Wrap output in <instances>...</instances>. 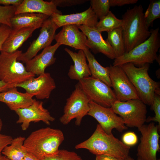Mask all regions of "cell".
<instances>
[{
  "instance_id": "14",
  "label": "cell",
  "mask_w": 160,
  "mask_h": 160,
  "mask_svg": "<svg viewBox=\"0 0 160 160\" xmlns=\"http://www.w3.org/2000/svg\"><path fill=\"white\" fill-rule=\"evenodd\" d=\"M19 116L17 123L21 124L23 130H26L32 122L42 121L47 125L54 121L55 118L43 106V102L34 99L32 103L29 106L17 109L15 111Z\"/></svg>"
},
{
  "instance_id": "18",
  "label": "cell",
  "mask_w": 160,
  "mask_h": 160,
  "mask_svg": "<svg viewBox=\"0 0 160 160\" xmlns=\"http://www.w3.org/2000/svg\"><path fill=\"white\" fill-rule=\"evenodd\" d=\"M55 39L60 45H65L83 51L89 49L86 45L87 38L79 30L78 26L68 25L63 26L61 30L55 35Z\"/></svg>"
},
{
  "instance_id": "46",
  "label": "cell",
  "mask_w": 160,
  "mask_h": 160,
  "mask_svg": "<svg viewBox=\"0 0 160 160\" xmlns=\"http://www.w3.org/2000/svg\"><path fill=\"white\" fill-rule=\"evenodd\" d=\"M2 157L3 156H2L0 158V160H2Z\"/></svg>"
},
{
  "instance_id": "39",
  "label": "cell",
  "mask_w": 160,
  "mask_h": 160,
  "mask_svg": "<svg viewBox=\"0 0 160 160\" xmlns=\"http://www.w3.org/2000/svg\"><path fill=\"white\" fill-rule=\"evenodd\" d=\"M23 0H0V4L4 6H14L17 7L22 2Z\"/></svg>"
},
{
  "instance_id": "19",
  "label": "cell",
  "mask_w": 160,
  "mask_h": 160,
  "mask_svg": "<svg viewBox=\"0 0 160 160\" xmlns=\"http://www.w3.org/2000/svg\"><path fill=\"white\" fill-rule=\"evenodd\" d=\"M60 46L56 43L53 45L47 47L40 53L26 62L27 71L38 76L44 73L45 69L55 62L56 58L54 57V54Z\"/></svg>"
},
{
  "instance_id": "15",
  "label": "cell",
  "mask_w": 160,
  "mask_h": 160,
  "mask_svg": "<svg viewBox=\"0 0 160 160\" xmlns=\"http://www.w3.org/2000/svg\"><path fill=\"white\" fill-rule=\"evenodd\" d=\"M15 87L24 89L26 92L39 99L49 98L51 92L56 87L55 81L50 73L45 72L37 78L33 77L22 83L16 84Z\"/></svg>"
},
{
  "instance_id": "27",
  "label": "cell",
  "mask_w": 160,
  "mask_h": 160,
  "mask_svg": "<svg viewBox=\"0 0 160 160\" xmlns=\"http://www.w3.org/2000/svg\"><path fill=\"white\" fill-rule=\"evenodd\" d=\"M107 33L108 37L106 40L113 48L116 57L125 54V45L122 27L115 29Z\"/></svg>"
},
{
  "instance_id": "24",
  "label": "cell",
  "mask_w": 160,
  "mask_h": 160,
  "mask_svg": "<svg viewBox=\"0 0 160 160\" xmlns=\"http://www.w3.org/2000/svg\"><path fill=\"white\" fill-rule=\"evenodd\" d=\"M49 17L44 14L32 13H23L15 15L11 19V27L13 30L30 27L38 28Z\"/></svg>"
},
{
  "instance_id": "42",
  "label": "cell",
  "mask_w": 160,
  "mask_h": 160,
  "mask_svg": "<svg viewBox=\"0 0 160 160\" xmlns=\"http://www.w3.org/2000/svg\"><path fill=\"white\" fill-rule=\"evenodd\" d=\"M22 160H40L33 154L27 153Z\"/></svg>"
},
{
  "instance_id": "6",
  "label": "cell",
  "mask_w": 160,
  "mask_h": 160,
  "mask_svg": "<svg viewBox=\"0 0 160 160\" xmlns=\"http://www.w3.org/2000/svg\"><path fill=\"white\" fill-rule=\"evenodd\" d=\"M22 53L19 50L12 53L1 52L0 80L16 84L35 77V74L27 71L23 64L17 60Z\"/></svg>"
},
{
  "instance_id": "12",
  "label": "cell",
  "mask_w": 160,
  "mask_h": 160,
  "mask_svg": "<svg viewBox=\"0 0 160 160\" xmlns=\"http://www.w3.org/2000/svg\"><path fill=\"white\" fill-rule=\"evenodd\" d=\"M108 67L112 87L117 100L125 102L139 99L135 88L121 67L111 65Z\"/></svg>"
},
{
  "instance_id": "29",
  "label": "cell",
  "mask_w": 160,
  "mask_h": 160,
  "mask_svg": "<svg viewBox=\"0 0 160 160\" xmlns=\"http://www.w3.org/2000/svg\"><path fill=\"white\" fill-rule=\"evenodd\" d=\"M144 17L146 26L149 28L153 22L160 18V0H150L148 6L145 13Z\"/></svg>"
},
{
  "instance_id": "41",
  "label": "cell",
  "mask_w": 160,
  "mask_h": 160,
  "mask_svg": "<svg viewBox=\"0 0 160 160\" xmlns=\"http://www.w3.org/2000/svg\"><path fill=\"white\" fill-rule=\"evenodd\" d=\"M95 160H124V159L108 155H101L96 156Z\"/></svg>"
},
{
  "instance_id": "47",
  "label": "cell",
  "mask_w": 160,
  "mask_h": 160,
  "mask_svg": "<svg viewBox=\"0 0 160 160\" xmlns=\"http://www.w3.org/2000/svg\"><path fill=\"white\" fill-rule=\"evenodd\" d=\"M157 160H160V159H157Z\"/></svg>"
},
{
  "instance_id": "2",
  "label": "cell",
  "mask_w": 160,
  "mask_h": 160,
  "mask_svg": "<svg viewBox=\"0 0 160 160\" xmlns=\"http://www.w3.org/2000/svg\"><path fill=\"white\" fill-rule=\"evenodd\" d=\"M64 140L61 130L47 127L32 132L25 139L24 146L27 152L42 160L46 157L56 154Z\"/></svg>"
},
{
  "instance_id": "1",
  "label": "cell",
  "mask_w": 160,
  "mask_h": 160,
  "mask_svg": "<svg viewBox=\"0 0 160 160\" xmlns=\"http://www.w3.org/2000/svg\"><path fill=\"white\" fill-rule=\"evenodd\" d=\"M76 149H85L92 154L105 155L124 159L129 156L130 147L115 137L107 134L97 124L92 135L87 140L75 146Z\"/></svg>"
},
{
  "instance_id": "16",
  "label": "cell",
  "mask_w": 160,
  "mask_h": 160,
  "mask_svg": "<svg viewBox=\"0 0 160 160\" xmlns=\"http://www.w3.org/2000/svg\"><path fill=\"white\" fill-rule=\"evenodd\" d=\"M87 38L86 45L95 54L101 53L108 58L115 59L116 56L113 48L102 36L95 27H90L85 25L78 26Z\"/></svg>"
},
{
  "instance_id": "25",
  "label": "cell",
  "mask_w": 160,
  "mask_h": 160,
  "mask_svg": "<svg viewBox=\"0 0 160 160\" xmlns=\"http://www.w3.org/2000/svg\"><path fill=\"white\" fill-rule=\"evenodd\" d=\"M85 54L91 76L103 82L109 87L112 85L109 75V67L102 66L89 49L83 51Z\"/></svg>"
},
{
  "instance_id": "4",
  "label": "cell",
  "mask_w": 160,
  "mask_h": 160,
  "mask_svg": "<svg viewBox=\"0 0 160 160\" xmlns=\"http://www.w3.org/2000/svg\"><path fill=\"white\" fill-rule=\"evenodd\" d=\"M151 35L145 41L129 52L114 59L113 65L120 66L131 63L137 67L153 63L156 60L157 52L160 47L159 28L151 29Z\"/></svg>"
},
{
  "instance_id": "10",
  "label": "cell",
  "mask_w": 160,
  "mask_h": 160,
  "mask_svg": "<svg viewBox=\"0 0 160 160\" xmlns=\"http://www.w3.org/2000/svg\"><path fill=\"white\" fill-rule=\"evenodd\" d=\"M160 127L151 122L138 128L141 136L137 148V160H157L156 154L160 150Z\"/></svg>"
},
{
  "instance_id": "20",
  "label": "cell",
  "mask_w": 160,
  "mask_h": 160,
  "mask_svg": "<svg viewBox=\"0 0 160 160\" xmlns=\"http://www.w3.org/2000/svg\"><path fill=\"white\" fill-rule=\"evenodd\" d=\"M27 12L42 14L49 17L54 14L62 15L53 0L47 1L43 0H24L17 7L15 15Z\"/></svg>"
},
{
  "instance_id": "28",
  "label": "cell",
  "mask_w": 160,
  "mask_h": 160,
  "mask_svg": "<svg viewBox=\"0 0 160 160\" xmlns=\"http://www.w3.org/2000/svg\"><path fill=\"white\" fill-rule=\"evenodd\" d=\"M122 23V19L117 18L111 11H109L105 16L100 19L95 28L101 33L103 31L108 32L121 27Z\"/></svg>"
},
{
  "instance_id": "7",
  "label": "cell",
  "mask_w": 160,
  "mask_h": 160,
  "mask_svg": "<svg viewBox=\"0 0 160 160\" xmlns=\"http://www.w3.org/2000/svg\"><path fill=\"white\" fill-rule=\"evenodd\" d=\"M111 108L116 114L122 119L127 127L138 128L146 121V105L139 99L125 102L116 100Z\"/></svg>"
},
{
  "instance_id": "11",
  "label": "cell",
  "mask_w": 160,
  "mask_h": 160,
  "mask_svg": "<svg viewBox=\"0 0 160 160\" xmlns=\"http://www.w3.org/2000/svg\"><path fill=\"white\" fill-rule=\"evenodd\" d=\"M89 105V110L87 115L95 118L107 134H112L114 129L121 132L127 129L122 119L118 116L111 107H104L90 101Z\"/></svg>"
},
{
  "instance_id": "40",
  "label": "cell",
  "mask_w": 160,
  "mask_h": 160,
  "mask_svg": "<svg viewBox=\"0 0 160 160\" xmlns=\"http://www.w3.org/2000/svg\"><path fill=\"white\" fill-rule=\"evenodd\" d=\"M15 85L7 84L0 80V93L6 91L10 88L15 87Z\"/></svg>"
},
{
  "instance_id": "3",
  "label": "cell",
  "mask_w": 160,
  "mask_h": 160,
  "mask_svg": "<svg viewBox=\"0 0 160 160\" xmlns=\"http://www.w3.org/2000/svg\"><path fill=\"white\" fill-rule=\"evenodd\" d=\"M122 18L126 53L146 40L151 32L146 26L143 8L140 4L127 9Z\"/></svg>"
},
{
  "instance_id": "5",
  "label": "cell",
  "mask_w": 160,
  "mask_h": 160,
  "mask_svg": "<svg viewBox=\"0 0 160 160\" xmlns=\"http://www.w3.org/2000/svg\"><path fill=\"white\" fill-rule=\"evenodd\" d=\"M120 66L135 88L139 99L146 105L151 106L155 93L160 89V85L159 82L154 81L149 76V64L138 67L129 63Z\"/></svg>"
},
{
  "instance_id": "22",
  "label": "cell",
  "mask_w": 160,
  "mask_h": 160,
  "mask_svg": "<svg viewBox=\"0 0 160 160\" xmlns=\"http://www.w3.org/2000/svg\"><path fill=\"white\" fill-rule=\"evenodd\" d=\"M65 51L72 59L74 64L70 66L68 73L69 78L72 80H78L91 75L87 58L84 51L79 50L78 52H74L67 48Z\"/></svg>"
},
{
  "instance_id": "33",
  "label": "cell",
  "mask_w": 160,
  "mask_h": 160,
  "mask_svg": "<svg viewBox=\"0 0 160 160\" xmlns=\"http://www.w3.org/2000/svg\"><path fill=\"white\" fill-rule=\"evenodd\" d=\"M152 109L155 113L153 117L149 116L146 119V122L154 121L157 122L159 126H160V95L155 93L153 98V102L151 105Z\"/></svg>"
},
{
  "instance_id": "38",
  "label": "cell",
  "mask_w": 160,
  "mask_h": 160,
  "mask_svg": "<svg viewBox=\"0 0 160 160\" xmlns=\"http://www.w3.org/2000/svg\"><path fill=\"white\" fill-rule=\"evenodd\" d=\"M137 0H110L111 7L121 6L125 5L136 3Z\"/></svg>"
},
{
  "instance_id": "45",
  "label": "cell",
  "mask_w": 160,
  "mask_h": 160,
  "mask_svg": "<svg viewBox=\"0 0 160 160\" xmlns=\"http://www.w3.org/2000/svg\"><path fill=\"white\" fill-rule=\"evenodd\" d=\"M2 159V160H10L5 156H3Z\"/></svg>"
},
{
  "instance_id": "23",
  "label": "cell",
  "mask_w": 160,
  "mask_h": 160,
  "mask_svg": "<svg viewBox=\"0 0 160 160\" xmlns=\"http://www.w3.org/2000/svg\"><path fill=\"white\" fill-rule=\"evenodd\" d=\"M36 29V27H30L17 30L12 29L4 42L1 52L12 53L18 50Z\"/></svg>"
},
{
  "instance_id": "36",
  "label": "cell",
  "mask_w": 160,
  "mask_h": 160,
  "mask_svg": "<svg viewBox=\"0 0 160 160\" xmlns=\"http://www.w3.org/2000/svg\"><path fill=\"white\" fill-rule=\"evenodd\" d=\"M86 0H53L56 6L64 7L82 4L87 1Z\"/></svg>"
},
{
  "instance_id": "21",
  "label": "cell",
  "mask_w": 160,
  "mask_h": 160,
  "mask_svg": "<svg viewBox=\"0 0 160 160\" xmlns=\"http://www.w3.org/2000/svg\"><path fill=\"white\" fill-rule=\"evenodd\" d=\"M33 96L26 92L22 93L13 87L0 93V102L5 103L13 111L29 106L33 103Z\"/></svg>"
},
{
  "instance_id": "37",
  "label": "cell",
  "mask_w": 160,
  "mask_h": 160,
  "mask_svg": "<svg viewBox=\"0 0 160 160\" xmlns=\"http://www.w3.org/2000/svg\"><path fill=\"white\" fill-rule=\"evenodd\" d=\"M12 139L10 136L0 133V158L2 156L3 150L5 147L11 144Z\"/></svg>"
},
{
  "instance_id": "17",
  "label": "cell",
  "mask_w": 160,
  "mask_h": 160,
  "mask_svg": "<svg viewBox=\"0 0 160 160\" xmlns=\"http://www.w3.org/2000/svg\"><path fill=\"white\" fill-rule=\"evenodd\" d=\"M50 17L58 28L68 25L95 27L98 22V19L91 6L81 12L67 15L54 14Z\"/></svg>"
},
{
  "instance_id": "43",
  "label": "cell",
  "mask_w": 160,
  "mask_h": 160,
  "mask_svg": "<svg viewBox=\"0 0 160 160\" xmlns=\"http://www.w3.org/2000/svg\"><path fill=\"white\" fill-rule=\"evenodd\" d=\"M124 160H134V159L130 156H129L127 158L124 159Z\"/></svg>"
},
{
  "instance_id": "8",
  "label": "cell",
  "mask_w": 160,
  "mask_h": 160,
  "mask_svg": "<svg viewBox=\"0 0 160 160\" xmlns=\"http://www.w3.org/2000/svg\"><path fill=\"white\" fill-rule=\"evenodd\" d=\"M90 101L78 83L74 90L66 100L63 114L60 119V122L66 125L75 119L76 125L80 126L83 118L88 114Z\"/></svg>"
},
{
  "instance_id": "26",
  "label": "cell",
  "mask_w": 160,
  "mask_h": 160,
  "mask_svg": "<svg viewBox=\"0 0 160 160\" xmlns=\"http://www.w3.org/2000/svg\"><path fill=\"white\" fill-rule=\"evenodd\" d=\"M25 139L19 136L12 139L11 144L3 149L2 154L10 160H22L28 153L24 146Z\"/></svg>"
},
{
  "instance_id": "13",
  "label": "cell",
  "mask_w": 160,
  "mask_h": 160,
  "mask_svg": "<svg viewBox=\"0 0 160 160\" xmlns=\"http://www.w3.org/2000/svg\"><path fill=\"white\" fill-rule=\"evenodd\" d=\"M58 28L50 17L45 20L41 27L38 37L33 41L25 52L21 54L17 60L25 63L36 56L40 50L51 45Z\"/></svg>"
},
{
  "instance_id": "34",
  "label": "cell",
  "mask_w": 160,
  "mask_h": 160,
  "mask_svg": "<svg viewBox=\"0 0 160 160\" xmlns=\"http://www.w3.org/2000/svg\"><path fill=\"white\" fill-rule=\"evenodd\" d=\"M122 141L124 144L130 147L135 145L137 143L138 138L137 135L134 132H127L123 135Z\"/></svg>"
},
{
  "instance_id": "35",
  "label": "cell",
  "mask_w": 160,
  "mask_h": 160,
  "mask_svg": "<svg viewBox=\"0 0 160 160\" xmlns=\"http://www.w3.org/2000/svg\"><path fill=\"white\" fill-rule=\"evenodd\" d=\"M12 28L5 25L1 24L0 25V52L2 46L8 36Z\"/></svg>"
},
{
  "instance_id": "44",
  "label": "cell",
  "mask_w": 160,
  "mask_h": 160,
  "mask_svg": "<svg viewBox=\"0 0 160 160\" xmlns=\"http://www.w3.org/2000/svg\"><path fill=\"white\" fill-rule=\"evenodd\" d=\"M2 126V122L1 119H0V131H1Z\"/></svg>"
},
{
  "instance_id": "30",
  "label": "cell",
  "mask_w": 160,
  "mask_h": 160,
  "mask_svg": "<svg viewBox=\"0 0 160 160\" xmlns=\"http://www.w3.org/2000/svg\"><path fill=\"white\" fill-rule=\"evenodd\" d=\"M91 7L98 19L105 16L109 11L110 0H90Z\"/></svg>"
},
{
  "instance_id": "9",
  "label": "cell",
  "mask_w": 160,
  "mask_h": 160,
  "mask_svg": "<svg viewBox=\"0 0 160 160\" xmlns=\"http://www.w3.org/2000/svg\"><path fill=\"white\" fill-rule=\"evenodd\" d=\"M78 83L89 100L99 105L110 108L117 100L111 87L98 79L89 76L80 80Z\"/></svg>"
},
{
  "instance_id": "31",
  "label": "cell",
  "mask_w": 160,
  "mask_h": 160,
  "mask_svg": "<svg viewBox=\"0 0 160 160\" xmlns=\"http://www.w3.org/2000/svg\"><path fill=\"white\" fill-rule=\"evenodd\" d=\"M42 160H83L81 157L74 151L64 149H59L53 155L44 157Z\"/></svg>"
},
{
  "instance_id": "32",
  "label": "cell",
  "mask_w": 160,
  "mask_h": 160,
  "mask_svg": "<svg viewBox=\"0 0 160 160\" xmlns=\"http://www.w3.org/2000/svg\"><path fill=\"white\" fill-rule=\"evenodd\" d=\"M17 8V7L12 5H0V24L7 25L11 27V19L15 15Z\"/></svg>"
}]
</instances>
